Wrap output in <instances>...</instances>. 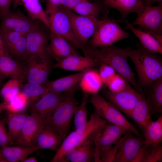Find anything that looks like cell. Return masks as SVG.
<instances>
[{"label": "cell", "mask_w": 162, "mask_h": 162, "mask_svg": "<svg viewBox=\"0 0 162 162\" xmlns=\"http://www.w3.org/2000/svg\"><path fill=\"white\" fill-rule=\"evenodd\" d=\"M162 146L145 143L134 162H161Z\"/></svg>", "instance_id": "e575fe53"}, {"label": "cell", "mask_w": 162, "mask_h": 162, "mask_svg": "<svg viewBox=\"0 0 162 162\" xmlns=\"http://www.w3.org/2000/svg\"><path fill=\"white\" fill-rule=\"evenodd\" d=\"M147 88L145 97L150 107L152 114L162 111V77L157 80Z\"/></svg>", "instance_id": "f546056e"}, {"label": "cell", "mask_w": 162, "mask_h": 162, "mask_svg": "<svg viewBox=\"0 0 162 162\" xmlns=\"http://www.w3.org/2000/svg\"><path fill=\"white\" fill-rule=\"evenodd\" d=\"M0 34L8 54L14 59L24 62L28 57L26 34L14 32Z\"/></svg>", "instance_id": "5bb4252c"}, {"label": "cell", "mask_w": 162, "mask_h": 162, "mask_svg": "<svg viewBox=\"0 0 162 162\" xmlns=\"http://www.w3.org/2000/svg\"><path fill=\"white\" fill-rule=\"evenodd\" d=\"M151 109L145 96L142 95L130 116L142 131L152 120Z\"/></svg>", "instance_id": "83f0119b"}, {"label": "cell", "mask_w": 162, "mask_h": 162, "mask_svg": "<svg viewBox=\"0 0 162 162\" xmlns=\"http://www.w3.org/2000/svg\"><path fill=\"white\" fill-rule=\"evenodd\" d=\"M119 22L118 19L115 20L109 17L108 15H104L87 44L94 47H104L130 38L129 34L122 29Z\"/></svg>", "instance_id": "5b68a950"}, {"label": "cell", "mask_w": 162, "mask_h": 162, "mask_svg": "<svg viewBox=\"0 0 162 162\" xmlns=\"http://www.w3.org/2000/svg\"><path fill=\"white\" fill-rule=\"evenodd\" d=\"M63 140L52 128L44 124L38 136L36 145L40 149L56 150Z\"/></svg>", "instance_id": "484cf974"}, {"label": "cell", "mask_w": 162, "mask_h": 162, "mask_svg": "<svg viewBox=\"0 0 162 162\" xmlns=\"http://www.w3.org/2000/svg\"><path fill=\"white\" fill-rule=\"evenodd\" d=\"M90 101L100 117L111 124L121 126L137 136L140 137V133L134 125L114 105L106 100L98 93L91 95Z\"/></svg>", "instance_id": "8992f818"}, {"label": "cell", "mask_w": 162, "mask_h": 162, "mask_svg": "<svg viewBox=\"0 0 162 162\" xmlns=\"http://www.w3.org/2000/svg\"><path fill=\"white\" fill-rule=\"evenodd\" d=\"M104 94L109 101L129 117L143 95L131 85L118 92H112L107 90Z\"/></svg>", "instance_id": "4fadbf2b"}, {"label": "cell", "mask_w": 162, "mask_h": 162, "mask_svg": "<svg viewBox=\"0 0 162 162\" xmlns=\"http://www.w3.org/2000/svg\"><path fill=\"white\" fill-rule=\"evenodd\" d=\"M88 97V94L85 93L81 104L78 106L74 115L75 130L79 132L83 131L88 124L87 109Z\"/></svg>", "instance_id": "d590c367"}, {"label": "cell", "mask_w": 162, "mask_h": 162, "mask_svg": "<svg viewBox=\"0 0 162 162\" xmlns=\"http://www.w3.org/2000/svg\"><path fill=\"white\" fill-rule=\"evenodd\" d=\"M109 9L114 8L120 13L119 20L121 23L128 22L127 17L130 14L136 13L138 14L144 9V0H101Z\"/></svg>", "instance_id": "ffe728a7"}, {"label": "cell", "mask_w": 162, "mask_h": 162, "mask_svg": "<svg viewBox=\"0 0 162 162\" xmlns=\"http://www.w3.org/2000/svg\"><path fill=\"white\" fill-rule=\"evenodd\" d=\"M0 162H4L2 158L0 157Z\"/></svg>", "instance_id": "db71d44e"}, {"label": "cell", "mask_w": 162, "mask_h": 162, "mask_svg": "<svg viewBox=\"0 0 162 162\" xmlns=\"http://www.w3.org/2000/svg\"><path fill=\"white\" fill-rule=\"evenodd\" d=\"M128 131L121 126L107 123L93 139L94 161L100 162V152L116 144Z\"/></svg>", "instance_id": "30bf717a"}, {"label": "cell", "mask_w": 162, "mask_h": 162, "mask_svg": "<svg viewBox=\"0 0 162 162\" xmlns=\"http://www.w3.org/2000/svg\"><path fill=\"white\" fill-rule=\"evenodd\" d=\"M38 160L35 157H32L27 158L24 160L22 162H37Z\"/></svg>", "instance_id": "681fc988"}, {"label": "cell", "mask_w": 162, "mask_h": 162, "mask_svg": "<svg viewBox=\"0 0 162 162\" xmlns=\"http://www.w3.org/2000/svg\"><path fill=\"white\" fill-rule=\"evenodd\" d=\"M125 134L122 137L114 146H112L100 152V162H115L116 156L119 147L125 137Z\"/></svg>", "instance_id": "ab89813d"}, {"label": "cell", "mask_w": 162, "mask_h": 162, "mask_svg": "<svg viewBox=\"0 0 162 162\" xmlns=\"http://www.w3.org/2000/svg\"><path fill=\"white\" fill-rule=\"evenodd\" d=\"M130 85L123 77L116 74L108 85L109 90L112 92L122 91Z\"/></svg>", "instance_id": "60d3db41"}, {"label": "cell", "mask_w": 162, "mask_h": 162, "mask_svg": "<svg viewBox=\"0 0 162 162\" xmlns=\"http://www.w3.org/2000/svg\"><path fill=\"white\" fill-rule=\"evenodd\" d=\"M50 43L48 52L57 62L72 55L78 54L72 44L49 30Z\"/></svg>", "instance_id": "d6986e66"}, {"label": "cell", "mask_w": 162, "mask_h": 162, "mask_svg": "<svg viewBox=\"0 0 162 162\" xmlns=\"http://www.w3.org/2000/svg\"><path fill=\"white\" fill-rule=\"evenodd\" d=\"M28 15L32 19L40 21L49 29V16L44 9L40 0H21Z\"/></svg>", "instance_id": "d6a6232c"}, {"label": "cell", "mask_w": 162, "mask_h": 162, "mask_svg": "<svg viewBox=\"0 0 162 162\" xmlns=\"http://www.w3.org/2000/svg\"><path fill=\"white\" fill-rule=\"evenodd\" d=\"M61 6L60 0H46L45 12L48 16H49Z\"/></svg>", "instance_id": "ee69618b"}, {"label": "cell", "mask_w": 162, "mask_h": 162, "mask_svg": "<svg viewBox=\"0 0 162 162\" xmlns=\"http://www.w3.org/2000/svg\"><path fill=\"white\" fill-rule=\"evenodd\" d=\"M142 132L145 144L154 145L160 144L162 140V115L156 120H152Z\"/></svg>", "instance_id": "1f68e13d"}, {"label": "cell", "mask_w": 162, "mask_h": 162, "mask_svg": "<svg viewBox=\"0 0 162 162\" xmlns=\"http://www.w3.org/2000/svg\"><path fill=\"white\" fill-rule=\"evenodd\" d=\"M124 50L127 56L130 58L134 64L137 75V82L141 88H147L162 77L160 56L147 51L141 45H139L136 49L127 47Z\"/></svg>", "instance_id": "7a4b0ae2"}, {"label": "cell", "mask_w": 162, "mask_h": 162, "mask_svg": "<svg viewBox=\"0 0 162 162\" xmlns=\"http://www.w3.org/2000/svg\"><path fill=\"white\" fill-rule=\"evenodd\" d=\"M5 79L0 75V88L2 85L3 81ZM1 88H0V89Z\"/></svg>", "instance_id": "816d5d0a"}, {"label": "cell", "mask_w": 162, "mask_h": 162, "mask_svg": "<svg viewBox=\"0 0 162 162\" xmlns=\"http://www.w3.org/2000/svg\"><path fill=\"white\" fill-rule=\"evenodd\" d=\"M22 82L15 78L10 79L0 89V96L4 101H7L21 91Z\"/></svg>", "instance_id": "f35d334b"}, {"label": "cell", "mask_w": 162, "mask_h": 162, "mask_svg": "<svg viewBox=\"0 0 162 162\" xmlns=\"http://www.w3.org/2000/svg\"><path fill=\"white\" fill-rule=\"evenodd\" d=\"M13 9H15L21 2V0H13Z\"/></svg>", "instance_id": "f907efd6"}, {"label": "cell", "mask_w": 162, "mask_h": 162, "mask_svg": "<svg viewBox=\"0 0 162 162\" xmlns=\"http://www.w3.org/2000/svg\"><path fill=\"white\" fill-rule=\"evenodd\" d=\"M26 38L28 57L35 56L43 58H50L48 52L49 31L47 33L40 27L27 34Z\"/></svg>", "instance_id": "2e32d148"}, {"label": "cell", "mask_w": 162, "mask_h": 162, "mask_svg": "<svg viewBox=\"0 0 162 162\" xmlns=\"http://www.w3.org/2000/svg\"><path fill=\"white\" fill-rule=\"evenodd\" d=\"M44 122L39 116L31 113L27 117L19 136L15 141V144L22 146H36L38 136Z\"/></svg>", "instance_id": "9a60e30c"}, {"label": "cell", "mask_w": 162, "mask_h": 162, "mask_svg": "<svg viewBox=\"0 0 162 162\" xmlns=\"http://www.w3.org/2000/svg\"><path fill=\"white\" fill-rule=\"evenodd\" d=\"M98 64L91 58L78 54L70 55L58 61L54 67L69 71L82 72L92 68Z\"/></svg>", "instance_id": "44dd1931"}, {"label": "cell", "mask_w": 162, "mask_h": 162, "mask_svg": "<svg viewBox=\"0 0 162 162\" xmlns=\"http://www.w3.org/2000/svg\"><path fill=\"white\" fill-rule=\"evenodd\" d=\"M12 0H0V17L11 12L10 7Z\"/></svg>", "instance_id": "f6af8a7d"}, {"label": "cell", "mask_w": 162, "mask_h": 162, "mask_svg": "<svg viewBox=\"0 0 162 162\" xmlns=\"http://www.w3.org/2000/svg\"><path fill=\"white\" fill-rule=\"evenodd\" d=\"M131 133L125 134L119 147L115 162H134L139 154L144 143V140Z\"/></svg>", "instance_id": "e0dca14e"}, {"label": "cell", "mask_w": 162, "mask_h": 162, "mask_svg": "<svg viewBox=\"0 0 162 162\" xmlns=\"http://www.w3.org/2000/svg\"><path fill=\"white\" fill-rule=\"evenodd\" d=\"M26 66L12 58L8 53L0 57V75L4 79L9 77L25 80Z\"/></svg>", "instance_id": "7402d4cb"}, {"label": "cell", "mask_w": 162, "mask_h": 162, "mask_svg": "<svg viewBox=\"0 0 162 162\" xmlns=\"http://www.w3.org/2000/svg\"><path fill=\"white\" fill-rule=\"evenodd\" d=\"M0 157H1V156H0Z\"/></svg>", "instance_id": "9f6ffc18"}, {"label": "cell", "mask_w": 162, "mask_h": 162, "mask_svg": "<svg viewBox=\"0 0 162 162\" xmlns=\"http://www.w3.org/2000/svg\"><path fill=\"white\" fill-rule=\"evenodd\" d=\"M13 142V138L6 129L4 122L0 120V146H9Z\"/></svg>", "instance_id": "7bdbcfd3"}, {"label": "cell", "mask_w": 162, "mask_h": 162, "mask_svg": "<svg viewBox=\"0 0 162 162\" xmlns=\"http://www.w3.org/2000/svg\"><path fill=\"white\" fill-rule=\"evenodd\" d=\"M28 116L24 111L14 112H8L7 122L9 133L15 141L19 136Z\"/></svg>", "instance_id": "836d02e7"}, {"label": "cell", "mask_w": 162, "mask_h": 162, "mask_svg": "<svg viewBox=\"0 0 162 162\" xmlns=\"http://www.w3.org/2000/svg\"><path fill=\"white\" fill-rule=\"evenodd\" d=\"M82 0H60L61 5L72 10L73 8Z\"/></svg>", "instance_id": "bcb514c9"}, {"label": "cell", "mask_w": 162, "mask_h": 162, "mask_svg": "<svg viewBox=\"0 0 162 162\" xmlns=\"http://www.w3.org/2000/svg\"><path fill=\"white\" fill-rule=\"evenodd\" d=\"M85 56L95 60L98 64H104L112 67L137 91L142 94V90L136 80L134 73L128 63L124 48L112 45L96 48L87 44L81 50Z\"/></svg>", "instance_id": "6da1fadb"}, {"label": "cell", "mask_w": 162, "mask_h": 162, "mask_svg": "<svg viewBox=\"0 0 162 162\" xmlns=\"http://www.w3.org/2000/svg\"><path fill=\"white\" fill-rule=\"evenodd\" d=\"M68 9L61 6L49 16V29L81 49L82 46L76 38L73 32Z\"/></svg>", "instance_id": "52a82bcc"}, {"label": "cell", "mask_w": 162, "mask_h": 162, "mask_svg": "<svg viewBox=\"0 0 162 162\" xmlns=\"http://www.w3.org/2000/svg\"><path fill=\"white\" fill-rule=\"evenodd\" d=\"M103 85L98 71L92 68L85 71L79 83L85 93L91 95L98 93Z\"/></svg>", "instance_id": "f1b7e54d"}, {"label": "cell", "mask_w": 162, "mask_h": 162, "mask_svg": "<svg viewBox=\"0 0 162 162\" xmlns=\"http://www.w3.org/2000/svg\"><path fill=\"white\" fill-rule=\"evenodd\" d=\"M67 94H64L49 91L33 105L31 109V113L37 114L45 121L65 98Z\"/></svg>", "instance_id": "ac0fdd59"}, {"label": "cell", "mask_w": 162, "mask_h": 162, "mask_svg": "<svg viewBox=\"0 0 162 162\" xmlns=\"http://www.w3.org/2000/svg\"><path fill=\"white\" fill-rule=\"evenodd\" d=\"M145 2V6H151L155 2H157L158 4H162V0H144Z\"/></svg>", "instance_id": "7dc6e473"}, {"label": "cell", "mask_w": 162, "mask_h": 162, "mask_svg": "<svg viewBox=\"0 0 162 162\" xmlns=\"http://www.w3.org/2000/svg\"><path fill=\"white\" fill-rule=\"evenodd\" d=\"M72 10L80 15L99 18L100 14L103 15H108L109 9L101 0L92 2L82 0L73 8Z\"/></svg>", "instance_id": "4316f807"}, {"label": "cell", "mask_w": 162, "mask_h": 162, "mask_svg": "<svg viewBox=\"0 0 162 162\" xmlns=\"http://www.w3.org/2000/svg\"><path fill=\"white\" fill-rule=\"evenodd\" d=\"M3 109L2 107V104L0 103V115Z\"/></svg>", "instance_id": "f5cc1de1"}, {"label": "cell", "mask_w": 162, "mask_h": 162, "mask_svg": "<svg viewBox=\"0 0 162 162\" xmlns=\"http://www.w3.org/2000/svg\"><path fill=\"white\" fill-rule=\"evenodd\" d=\"M88 1H90V2H94V1H98V0H87Z\"/></svg>", "instance_id": "11a10c76"}, {"label": "cell", "mask_w": 162, "mask_h": 162, "mask_svg": "<svg viewBox=\"0 0 162 162\" xmlns=\"http://www.w3.org/2000/svg\"><path fill=\"white\" fill-rule=\"evenodd\" d=\"M68 12L76 38L82 46L87 45L94 34L100 19L94 16L80 15L69 9Z\"/></svg>", "instance_id": "ba28073f"}, {"label": "cell", "mask_w": 162, "mask_h": 162, "mask_svg": "<svg viewBox=\"0 0 162 162\" xmlns=\"http://www.w3.org/2000/svg\"><path fill=\"white\" fill-rule=\"evenodd\" d=\"M99 74L103 84L107 86L116 74L115 70L110 66L104 64H100Z\"/></svg>", "instance_id": "b9f144b4"}, {"label": "cell", "mask_w": 162, "mask_h": 162, "mask_svg": "<svg viewBox=\"0 0 162 162\" xmlns=\"http://www.w3.org/2000/svg\"><path fill=\"white\" fill-rule=\"evenodd\" d=\"M7 53L8 52L5 48L3 41L0 34V57Z\"/></svg>", "instance_id": "c3c4849f"}, {"label": "cell", "mask_w": 162, "mask_h": 162, "mask_svg": "<svg viewBox=\"0 0 162 162\" xmlns=\"http://www.w3.org/2000/svg\"><path fill=\"white\" fill-rule=\"evenodd\" d=\"M29 102L20 91L9 100L2 103L3 109L9 112H19L24 111Z\"/></svg>", "instance_id": "74e56055"}, {"label": "cell", "mask_w": 162, "mask_h": 162, "mask_svg": "<svg viewBox=\"0 0 162 162\" xmlns=\"http://www.w3.org/2000/svg\"><path fill=\"white\" fill-rule=\"evenodd\" d=\"M86 71L78 72L53 81H47L44 85L50 91L60 93H68L75 89Z\"/></svg>", "instance_id": "603a6c76"}, {"label": "cell", "mask_w": 162, "mask_h": 162, "mask_svg": "<svg viewBox=\"0 0 162 162\" xmlns=\"http://www.w3.org/2000/svg\"><path fill=\"white\" fill-rule=\"evenodd\" d=\"M24 62L27 82L44 85L47 81L51 69L50 58L29 56Z\"/></svg>", "instance_id": "8fae6325"}, {"label": "cell", "mask_w": 162, "mask_h": 162, "mask_svg": "<svg viewBox=\"0 0 162 162\" xmlns=\"http://www.w3.org/2000/svg\"><path fill=\"white\" fill-rule=\"evenodd\" d=\"M94 161V146L93 142L80 146L67 152L60 162Z\"/></svg>", "instance_id": "cb8c5ba5"}, {"label": "cell", "mask_w": 162, "mask_h": 162, "mask_svg": "<svg viewBox=\"0 0 162 162\" xmlns=\"http://www.w3.org/2000/svg\"><path fill=\"white\" fill-rule=\"evenodd\" d=\"M75 89L68 93L65 98L58 104L45 121V124L55 130L63 140L67 136L72 118L78 106L74 97Z\"/></svg>", "instance_id": "277c9868"}, {"label": "cell", "mask_w": 162, "mask_h": 162, "mask_svg": "<svg viewBox=\"0 0 162 162\" xmlns=\"http://www.w3.org/2000/svg\"><path fill=\"white\" fill-rule=\"evenodd\" d=\"M96 111L91 114L87 126L83 132L76 130L68 135L62 141L51 162H60L65 153L78 146L93 142L95 136L107 124Z\"/></svg>", "instance_id": "3957f363"}, {"label": "cell", "mask_w": 162, "mask_h": 162, "mask_svg": "<svg viewBox=\"0 0 162 162\" xmlns=\"http://www.w3.org/2000/svg\"><path fill=\"white\" fill-rule=\"evenodd\" d=\"M44 84L27 82L22 87L21 92L27 98L29 103L41 97L49 91Z\"/></svg>", "instance_id": "8d00e7d4"}, {"label": "cell", "mask_w": 162, "mask_h": 162, "mask_svg": "<svg viewBox=\"0 0 162 162\" xmlns=\"http://www.w3.org/2000/svg\"><path fill=\"white\" fill-rule=\"evenodd\" d=\"M125 29H130L138 39L142 46L147 51L153 53L162 54V46L151 35L136 28L128 22Z\"/></svg>", "instance_id": "4dcf8cb0"}, {"label": "cell", "mask_w": 162, "mask_h": 162, "mask_svg": "<svg viewBox=\"0 0 162 162\" xmlns=\"http://www.w3.org/2000/svg\"><path fill=\"white\" fill-rule=\"evenodd\" d=\"M130 24L138 26V29L149 34L162 35V4L155 6H146L137 14L135 20Z\"/></svg>", "instance_id": "9c48e42d"}, {"label": "cell", "mask_w": 162, "mask_h": 162, "mask_svg": "<svg viewBox=\"0 0 162 162\" xmlns=\"http://www.w3.org/2000/svg\"><path fill=\"white\" fill-rule=\"evenodd\" d=\"M41 27L39 23L20 12H10L1 17L0 32H14L25 34Z\"/></svg>", "instance_id": "7c38bea8"}, {"label": "cell", "mask_w": 162, "mask_h": 162, "mask_svg": "<svg viewBox=\"0 0 162 162\" xmlns=\"http://www.w3.org/2000/svg\"><path fill=\"white\" fill-rule=\"evenodd\" d=\"M39 149L40 148L37 146H5L0 148V155L4 162H22L28 155Z\"/></svg>", "instance_id": "d4e9b609"}]
</instances>
